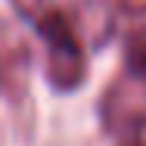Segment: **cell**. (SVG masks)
<instances>
[{
  "instance_id": "6da1fadb",
  "label": "cell",
  "mask_w": 146,
  "mask_h": 146,
  "mask_svg": "<svg viewBox=\"0 0 146 146\" xmlns=\"http://www.w3.org/2000/svg\"><path fill=\"white\" fill-rule=\"evenodd\" d=\"M19 9L31 19V28L47 44V78L56 90H75L84 81L87 59L84 44L78 37L75 25L59 13L56 6L44 0H16Z\"/></svg>"
},
{
  "instance_id": "7a4b0ae2",
  "label": "cell",
  "mask_w": 146,
  "mask_h": 146,
  "mask_svg": "<svg viewBox=\"0 0 146 146\" xmlns=\"http://www.w3.org/2000/svg\"><path fill=\"white\" fill-rule=\"evenodd\" d=\"M100 121L109 134H140L146 127V81L134 75L115 78L100 100Z\"/></svg>"
},
{
  "instance_id": "3957f363",
  "label": "cell",
  "mask_w": 146,
  "mask_h": 146,
  "mask_svg": "<svg viewBox=\"0 0 146 146\" xmlns=\"http://www.w3.org/2000/svg\"><path fill=\"white\" fill-rule=\"evenodd\" d=\"M124 65L134 78L146 81V28H137L124 40Z\"/></svg>"
},
{
  "instance_id": "277c9868",
  "label": "cell",
  "mask_w": 146,
  "mask_h": 146,
  "mask_svg": "<svg viewBox=\"0 0 146 146\" xmlns=\"http://www.w3.org/2000/svg\"><path fill=\"white\" fill-rule=\"evenodd\" d=\"M124 13H146V0H115Z\"/></svg>"
},
{
  "instance_id": "5b68a950",
  "label": "cell",
  "mask_w": 146,
  "mask_h": 146,
  "mask_svg": "<svg viewBox=\"0 0 146 146\" xmlns=\"http://www.w3.org/2000/svg\"><path fill=\"white\" fill-rule=\"evenodd\" d=\"M121 146H146V140H127V143H121Z\"/></svg>"
}]
</instances>
